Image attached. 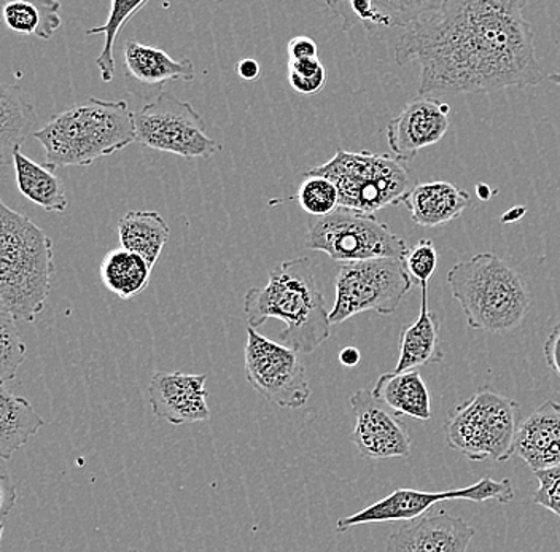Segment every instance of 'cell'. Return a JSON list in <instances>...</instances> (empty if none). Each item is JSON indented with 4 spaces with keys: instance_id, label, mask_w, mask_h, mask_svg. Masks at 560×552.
I'll list each match as a JSON object with an SVG mask.
<instances>
[{
    "instance_id": "cell-39",
    "label": "cell",
    "mask_w": 560,
    "mask_h": 552,
    "mask_svg": "<svg viewBox=\"0 0 560 552\" xmlns=\"http://www.w3.org/2000/svg\"><path fill=\"white\" fill-rule=\"evenodd\" d=\"M360 360H362V354H360L359 349L352 348V345L339 352V362H341V365L346 366V368H353V366L359 365Z\"/></svg>"
},
{
    "instance_id": "cell-36",
    "label": "cell",
    "mask_w": 560,
    "mask_h": 552,
    "mask_svg": "<svg viewBox=\"0 0 560 552\" xmlns=\"http://www.w3.org/2000/svg\"><path fill=\"white\" fill-rule=\"evenodd\" d=\"M542 352L549 368L560 377V321L546 338Z\"/></svg>"
},
{
    "instance_id": "cell-3",
    "label": "cell",
    "mask_w": 560,
    "mask_h": 552,
    "mask_svg": "<svg viewBox=\"0 0 560 552\" xmlns=\"http://www.w3.org/2000/svg\"><path fill=\"white\" fill-rule=\"evenodd\" d=\"M33 136L44 146L50 169L90 166L136 142L135 114L126 101L91 97L55 115Z\"/></svg>"
},
{
    "instance_id": "cell-18",
    "label": "cell",
    "mask_w": 560,
    "mask_h": 552,
    "mask_svg": "<svg viewBox=\"0 0 560 552\" xmlns=\"http://www.w3.org/2000/svg\"><path fill=\"white\" fill-rule=\"evenodd\" d=\"M514 454L534 473L560 465V403L546 401L532 412L517 432Z\"/></svg>"
},
{
    "instance_id": "cell-4",
    "label": "cell",
    "mask_w": 560,
    "mask_h": 552,
    "mask_svg": "<svg viewBox=\"0 0 560 552\" xmlns=\"http://www.w3.org/2000/svg\"><path fill=\"white\" fill-rule=\"evenodd\" d=\"M55 275L52 240L30 219L0 202V307L33 324Z\"/></svg>"
},
{
    "instance_id": "cell-16",
    "label": "cell",
    "mask_w": 560,
    "mask_h": 552,
    "mask_svg": "<svg viewBox=\"0 0 560 552\" xmlns=\"http://www.w3.org/2000/svg\"><path fill=\"white\" fill-rule=\"evenodd\" d=\"M122 75L129 93L153 101L167 82H192L196 71L191 59L175 61L160 48L128 40L122 47Z\"/></svg>"
},
{
    "instance_id": "cell-27",
    "label": "cell",
    "mask_w": 560,
    "mask_h": 552,
    "mask_svg": "<svg viewBox=\"0 0 560 552\" xmlns=\"http://www.w3.org/2000/svg\"><path fill=\"white\" fill-rule=\"evenodd\" d=\"M37 121L34 107L21 97L16 86H0V158L2 166L13 161V150L21 146Z\"/></svg>"
},
{
    "instance_id": "cell-5",
    "label": "cell",
    "mask_w": 560,
    "mask_h": 552,
    "mask_svg": "<svg viewBox=\"0 0 560 552\" xmlns=\"http://www.w3.org/2000/svg\"><path fill=\"white\" fill-rule=\"evenodd\" d=\"M447 282L472 330L510 333L530 310L532 296L520 272L490 251L455 263Z\"/></svg>"
},
{
    "instance_id": "cell-24",
    "label": "cell",
    "mask_w": 560,
    "mask_h": 552,
    "mask_svg": "<svg viewBox=\"0 0 560 552\" xmlns=\"http://www.w3.org/2000/svg\"><path fill=\"white\" fill-rule=\"evenodd\" d=\"M44 425V419L26 398L10 394L5 387L0 389V459L7 462Z\"/></svg>"
},
{
    "instance_id": "cell-9",
    "label": "cell",
    "mask_w": 560,
    "mask_h": 552,
    "mask_svg": "<svg viewBox=\"0 0 560 552\" xmlns=\"http://www.w3.org/2000/svg\"><path fill=\"white\" fill-rule=\"evenodd\" d=\"M415 286L400 258L342 263L336 275L335 306L330 310L331 325H339L357 314L374 310L392 316Z\"/></svg>"
},
{
    "instance_id": "cell-10",
    "label": "cell",
    "mask_w": 560,
    "mask_h": 552,
    "mask_svg": "<svg viewBox=\"0 0 560 552\" xmlns=\"http://www.w3.org/2000/svg\"><path fill=\"white\" fill-rule=\"evenodd\" d=\"M135 126L140 145L182 158H210L223 149L209 138L201 115L190 103L164 91L135 111Z\"/></svg>"
},
{
    "instance_id": "cell-20",
    "label": "cell",
    "mask_w": 560,
    "mask_h": 552,
    "mask_svg": "<svg viewBox=\"0 0 560 552\" xmlns=\"http://www.w3.org/2000/svg\"><path fill=\"white\" fill-rule=\"evenodd\" d=\"M440 349V321L435 313L429 309V286L422 289V303L415 324L402 328L400 355L395 373L415 372L419 366L443 362Z\"/></svg>"
},
{
    "instance_id": "cell-28",
    "label": "cell",
    "mask_w": 560,
    "mask_h": 552,
    "mask_svg": "<svg viewBox=\"0 0 560 552\" xmlns=\"http://www.w3.org/2000/svg\"><path fill=\"white\" fill-rule=\"evenodd\" d=\"M61 3L52 0L27 2V0H10L2 5V16L7 27L13 33L35 36L42 40H50L52 34L62 26L59 16Z\"/></svg>"
},
{
    "instance_id": "cell-23",
    "label": "cell",
    "mask_w": 560,
    "mask_h": 552,
    "mask_svg": "<svg viewBox=\"0 0 560 552\" xmlns=\"http://www.w3.org/2000/svg\"><path fill=\"white\" fill-rule=\"evenodd\" d=\"M118 234L122 249L139 255L153 269L170 240L171 228L158 212L131 211L118 222Z\"/></svg>"
},
{
    "instance_id": "cell-17",
    "label": "cell",
    "mask_w": 560,
    "mask_h": 552,
    "mask_svg": "<svg viewBox=\"0 0 560 552\" xmlns=\"http://www.w3.org/2000/svg\"><path fill=\"white\" fill-rule=\"evenodd\" d=\"M475 533L470 524L440 509L401 524L388 537L387 551L467 552Z\"/></svg>"
},
{
    "instance_id": "cell-19",
    "label": "cell",
    "mask_w": 560,
    "mask_h": 552,
    "mask_svg": "<svg viewBox=\"0 0 560 552\" xmlns=\"http://www.w3.org/2000/svg\"><path fill=\"white\" fill-rule=\"evenodd\" d=\"M402 204L416 225L436 228L464 214L471 205V197L450 181H427L416 185Z\"/></svg>"
},
{
    "instance_id": "cell-41",
    "label": "cell",
    "mask_w": 560,
    "mask_h": 552,
    "mask_svg": "<svg viewBox=\"0 0 560 552\" xmlns=\"http://www.w3.org/2000/svg\"><path fill=\"white\" fill-rule=\"evenodd\" d=\"M549 82L556 83V85L560 86V73H551L548 75Z\"/></svg>"
},
{
    "instance_id": "cell-25",
    "label": "cell",
    "mask_w": 560,
    "mask_h": 552,
    "mask_svg": "<svg viewBox=\"0 0 560 552\" xmlns=\"http://www.w3.org/2000/svg\"><path fill=\"white\" fill-rule=\"evenodd\" d=\"M342 30L349 31L360 24L368 31L398 30L405 26L412 2H376V0H353V2H328Z\"/></svg>"
},
{
    "instance_id": "cell-22",
    "label": "cell",
    "mask_w": 560,
    "mask_h": 552,
    "mask_svg": "<svg viewBox=\"0 0 560 552\" xmlns=\"http://www.w3.org/2000/svg\"><path fill=\"white\" fill-rule=\"evenodd\" d=\"M13 166L18 190L24 198L48 212L61 214L68 209L65 184L56 176L55 169L27 158L21 146L13 150Z\"/></svg>"
},
{
    "instance_id": "cell-12",
    "label": "cell",
    "mask_w": 560,
    "mask_h": 552,
    "mask_svg": "<svg viewBox=\"0 0 560 552\" xmlns=\"http://www.w3.org/2000/svg\"><path fill=\"white\" fill-rule=\"evenodd\" d=\"M451 500H468V502H497L506 505L514 500V489L511 481H497L493 478L486 477L464 489H453V491L425 492L415 491V489H397L381 498L380 502L360 509L355 515L341 517L336 522V530L339 533L348 532L349 529L365 524L384 522H409V520L419 519L430 513L433 505L441 502H451Z\"/></svg>"
},
{
    "instance_id": "cell-14",
    "label": "cell",
    "mask_w": 560,
    "mask_h": 552,
    "mask_svg": "<svg viewBox=\"0 0 560 552\" xmlns=\"http://www.w3.org/2000/svg\"><path fill=\"white\" fill-rule=\"evenodd\" d=\"M451 107L430 96L412 99L387 126V142L398 161H411L450 131Z\"/></svg>"
},
{
    "instance_id": "cell-34",
    "label": "cell",
    "mask_w": 560,
    "mask_h": 552,
    "mask_svg": "<svg viewBox=\"0 0 560 552\" xmlns=\"http://www.w3.org/2000/svg\"><path fill=\"white\" fill-rule=\"evenodd\" d=\"M535 478L538 480V489L534 494L535 505L549 509L560 519V465L537 471Z\"/></svg>"
},
{
    "instance_id": "cell-7",
    "label": "cell",
    "mask_w": 560,
    "mask_h": 552,
    "mask_svg": "<svg viewBox=\"0 0 560 552\" xmlns=\"http://www.w3.org/2000/svg\"><path fill=\"white\" fill-rule=\"evenodd\" d=\"M307 176L328 178L338 188L339 205L374 215L387 205H400L416 187L411 171L402 161L371 152L336 150Z\"/></svg>"
},
{
    "instance_id": "cell-35",
    "label": "cell",
    "mask_w": 560,
    "mask_h": 552,
    "mask_svg": "<svg viewBox=\"0 0 560 552\" xmlns=\"http://www.w3.org/2000/svg\"><path fill=\"white\" fill-rule=\"evenodd\" d=\"M289 61H298V59L318 58V47L314 38L307 36L293 37L287 47Z\"/></svg>"
},
{
    "instance_id": "cell-37",
    "label": "cell",
    "mask_w": 560,
    "mask_h": 552,
    "mask_svg": "<svg viewBox=\"0 0 560 552\" xmlns=\"http://www.w3.org/2000/svg\"><path fill=\"white\" fill-rule=\"evenodd\" d=\"M2 478H0V509H2V517L9 515L10 509L15 506L16 503V489L12 480H10L9 471L5 468V460H2Z\"/></svg>"
},
{
    "instance_id": "cell-40",
    "label": "cell",
    "mask_w": 560,
    "mask_h": 552,
    "mask_svg": "<svg viewBox=\"0 0 560 552\" xmlns=\"http://www.w3.org/2000/svg\"><path fill=\"white\" fill-rule=\"evenodd\" d=\"M525 212H527V209L524 208L511 209V211H508L506 214L502 216V222H517V220L523 219Z\"/></svg>"
},
{
    "instance_id": "cell-13",
    "label": "cell",
    "mask_w": 560,
    "mask_h": 552,
    "mask_svg": "<svg viewBox=\"0 0 560 552\" xmlns=\"http://www.w3.org/2000/svg\"><path fill=\"white\" fill-rule=\"evenodd\" d=\"M350 408L355 415L350 439L365 459L388 460L411 454L412 438L408 428L373 392L357 390L350 397Z\"/></svg>"
},
{
    "instance_id": "cell-33",
    "label": "cell",
    "mask_w": 560,
    "mask_h": 552,
    "mask_svg": "<svg viewBox=\"0 0 560 552\" xmlns=\"http://www.w3.org/2000/svg\"><path fill=\"white\" fill-rule=\"evenodd\" d=\"M405 268L415 284L429 286L430 279L438 271V251L432 239H420L405 257Z\"/></svg>"
},
{
    "instance_id": "cell-8",
    "label": "cell",
    "mask_w": 560,
    "mask_h": 552,
    "mask_svg": "<svg viewBox=\"0 0 560 552\" xmlns=\"http://www.w3.org/2000/svg\"><path fill=\"white\" fill-rule=\"evenodd\" d=\"M304 247L327 254L341 265L376 258L405 260L409 251L387 223L342 205L330 215L310 216Z\"/></svg>"
},
{
    "instance_id": "cell-30",
    "label": "cell",
    "mask_w": 560,
    "mask_h": 552,
    "mask_svg": "<svg viewBox=\"0 0 560 552\" xmlns=\"http://www.w3.org/2000/svg\"><path fill=\"white\" fill-rule=\"evenodd\" d=\"M26 354L27 348L18 331L15 317L0 307V383L3 386L15 379Z\"/></svg>"
},
{
    "instance_id": "cell-11",
    "label": "cell",
    "mask_w": 560,
    "mask_h": 552,
    "mask_svg": "<svg viewBox=\"0 0 560 552\" xmlns=\"http://www.w3.org/2000/svg\"><path fill=\"white\" fill-rule=\"evenodd\" d=\"M244 368L250 386L265 400L287 410L306 407L311 398L306 366L298 352L247 328Z\"/></svg>"
},
{
    "instance_id": "cell-32",
    "label": "cell",
    "mask_w": 560,
    "mask_h": 552,
    "mask_svg": "<svg viewBox=\"0 0 560 552\" xmlns=\"http://www.w3.org/2000/svg\"><path fill=\"white\" fill-rule=\"evenodd\" d=\"M327 82V71L320 59H298L289 61V83L296 93L311 94L320 93Z\"/></svg>"
},
{
    "instance_id": "cell-15",
    "label": "cell",
    "mask_w": 560,
    "mask_h": 552,
    "mask_svg": "<svg viewBox=\"0 0 560 552\" xmlns=\"http://www.w3.org/2000/svg\"><path fill=\"white\" fill-rule=\"evenodd\" d=\"M206 380V375L158 372L149 386V401L153 414L173 425L209 421Z\"/></svg>"
},
{
    "instance_id": "cell-21",
    "label": "cell",
    "mask_w": 560,
    "mask_h": 552,
    "mask_svg": "<svg viewBox=\"0 0 560 552\" xmlns=\"http://www.w3.org/2000/svg\"><path fill=\"white\" fill-rule=\"evenodd\" d=\"M373 395L395 414L408 415L416 421L432 419L429 387L418 369L408 373H385L377 379Z\"/></svg>"
},
{
    "instance_id": "cell-42",
    "label": "cell",
    "mask_w": 560,
    "mask_h": 552,
    "mask_svg": "<svg viewBox=\"0 0 560 552\" xmlns=\"http://www.w3.org/2000/svg\"><path fill=\"white\" fill-rule=\"evenodd\" d=\"M128 552H139V551H136V550H129Z\"/></svg>"
},
{
    "instance_id": "cell-6",
    "label": "cell",
    "mask_w": 560,
    "mask_h": 552,
    "mask_svg": "<svg viewBox=\"0 0 560 552\" xmlns=\"http://www.w3.org/2000/svg\"><path fill=\"white\" fill-rule=\"evenodd\" d=\"M521 424L517 401L492 387H481L471 398L455 404L444 422V433L451 449L471 462L503 463L514 454Z\"/></svg>"
},
{
    "instance_id": "cell-1",
    "label": "cell",
    "mask_w": 560,
    "mask_h": 552,
    "mask_svg": "<svg viewBox=\"0 0 560 552\" xmlns=\"http://www.w3.org/2000/svg\"><path fill=\"white\" fill-rule=\"evenodd\" d=\"M524 9L523 0L412 2L395 61L418 62L419 96L538 85L542 72Z\"/></svg>"
},
{
    "instance_id": "cell-2",
    "label": "cell",
    "mask_w": 560,
    "mask_h": 552,
    "mask_svg": "<svg viewBox=\"0 0 560 552\" xmlns=\"http://www.w3.org/2000/svg\"><path fill=\"white\" fill-rule=\"evenodd\" d=\"M244 314L255 330L271 319L285 321L278 342L298 354H313L331 334L330 310L306 257L283 261L269 272L266 286L248 290Z\"/></svg>"
},
{
    "instance_id": "cell-31",
    "label": "cell",
    "mask_w": 560,
    "mask_h": 552,
    "mask_svg": "<svg viewBox=\"0 0 560 552\" xmlns=\"http://www.w3.org/2000/svg\"><path fill=\"white\" fill-rule=\"evenodd\" d=\"M301 209L311 216H327L339 208L338 188L320 176H304L295 197Z\"/></svg>"
},
{
    "instance_id": "cell-29",
    "label": "cell",
    "mask_w": 560,
    "mask_h": 552,
    "mask_svg": "<svg viewBox=\"0 0 560 552\" xmlns=\"http://www.w3.org/2000/svg\"><path fill=\"white\" fill-rule=\"evenodd\" d=\"M145 5L147 0H140V2L114 0L110 5V15H108L107 23H105L104 26L91 27V30L86 31L88 36H94V34H104L105 36L103 51H101V55L97 56L96 59V64L101 72V80H103L104 83H110L115 77V42H117L121 27Z\"/></svg>"
},
{
    "instance_id": "cell-26",
    "label": "cell",
    "mask_w": 560,
    "mask_h": 552,
    "mask_svg": "<svg viewBox=\"0 0 560 552\" xmlns=\"http://www.w3.org/2000/svg\"><path fill=\"white\" fill-rule=\"evenodd\" d=\"M152 271L142 257L121 247L105 255L101 263V281L121 300H131L149 286Z\"/></svg>"
},
{
    "instance_id": "cell-38",
    "label": "cell",
    "mask_w": 560,
    "mask_h": 552,
    "mask_svg": "<svg viewBox=\"0 0 560 552\" xmlns=\"http://www.w3.org/2000/svg\"><path fill=\"white\" fill-rule=\"evenodd\" d=\"M236 72L245 82H255V80L260 79L261 66L260 62L254 58L241 59V61L237 62Z\"/></svg>"
}]
</instances>
